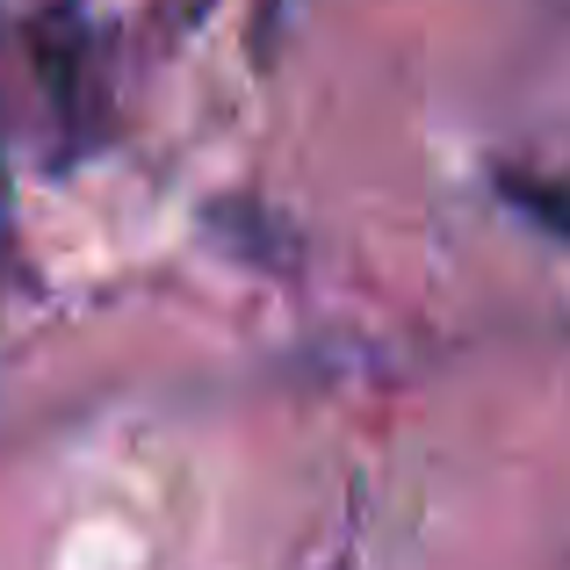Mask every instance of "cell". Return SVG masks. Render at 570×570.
<instances>
[{"mask_svg": "<svg viewBox=\"0 0 570 570\" xmlns=\"http://www.w3.org/2000/svg\"><path fill=\"white\" fill-rule=\"evenodd\" d=\"M29 51H37V80L51 95V116L66 130H87V116H95V22L72 0H58V8L37 14Z\"/></svg>", "mask_w": 570, "mask_h": 570, "instance_id": "1", "label": "cell"}, {"mask_svg": "<svg viewBox=\"0 0 570 570\" xmlns=\"http://www.w3.org/2000/svg\"><path fill=\"white\" fill-rule=\"evenodd\" d=\"M505 195H513L528 217H542L549 232L570 238V181H528V174H520V181H505Z\"/></svg>", "mask_w": 570, "mask_h": 570, "instance_id": "2", "label": "cell"}]
</instances>
